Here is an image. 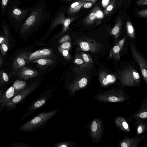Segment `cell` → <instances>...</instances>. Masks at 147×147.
Listing matches in <instances>:
<instances>
[{
  "mask_svg": "<svg viewBox=\"0 0 147 147\" xmlns=\"http://www.w3.org/2000/svg\"><path fill=\"white\" fill-rule=\"evenodd\" d=\"M103 131L102 123L101 120L94 119L91 124L90 134L93 142L98 143L101 139Z\"/></svg>",
  "mask_w": 147,
  "mask_h": 147,
  "instance_id": "30bf717a",
  "label": "cell"
},
{
  "mask_svg": "<svg viewBox=\"0 0 147 147\" xmlns=\"http://www.w3.org/2000/svg\"><path fill=\"white\" fill-rule=\"evenodd\" d=\"M58 47L69 51L71 48V40L62 43Z\"/></svg>",
  "mask_w": 147,
  "mask_h": 147,
  "instance_id": "d6a6232c",
  "label": "cell"
},
{
  "mask_svg": "<svg viewBox=\"0 0 147 147\" xmlns=\"http://www.w3.org/2000/svg\"><path fill=\"white\" fill-rule=\"evenodd\" d=\"M134 117L139 119H145L147 117V108L139 111L138 113L134 115Z\"/></svg>",
  "mask_w": 147,
  "mask_h": 147,
  "instance_id": "f1b7e54d",
  "label": "cell"
},
{
  "mask_svg": "<svg viewBox=\"0 0 147 147\" xmlns=\"http://www.w3.org/2000/svg\"><path fill=\"white\" fill-rule=\"evenodd\" d=\"M42 9L39 7L34 10L22 24L20 31V34L26 33L40 21L42 16Z\"/></svg>",
  "mask_w": 147,
  "mask_h": 147,
  "instance_id": "5b68a950",
  "label": "cell"
},
{
  "mask_svg": "<svg viewBox=\"0 0 147 147\" xmlns=\"http://www.w3.org/2000/svg\"><path fill=\"white\" fill-rule=\"evenodd\" d=\"M78 53L81 57L85 62L91 64L93 63V60L90 55L83 52Z\"/></svg>",
  "mask_w": 147,
  "mask_h": 147,
  "instance_id": "4316f807",
  "label": "cell"
},
{
  "mask_svg": "<svg viewBox=\"0 0 147 147\" xmlns=\"http://www.w3.org/2000/svg\"><path fill=\"white\" fill-rule=\"evenodd\" d=\"M130 46L132 55L134 59L139 65L142 74L145 82L147 83V64L144 58L138 52L135 46L132 43H130Z\"/></svg>",
  "mask_w": 147,
  "mask_h": 147,
  "instance_id": "9c48e42d",
  "label": "cell"
},
{
  "mask_svg": "<svg viewBox=\"0 0 147 147\" xmlns=\"http://www.w3.org/2000/svg\"><path fill=\"white\" fill-rule=\"evenodd\" d=\"M3 30L6 40H9V31L5 26L3 27Z\"/></svg>",
  "mask_w": 147,
  "mask_h": 147,
  "instance_id": "8d00e7d4",
  "label": "cell"
},
{
  "mask_svg": "<svg viewBox=\"0 0 147 147\" xmlns=\"http://www.w3.org/2000/svg\"><path fill=\"white\" fill-rule=\"evenodd\" d=\"M17 94L14 88L12 86L3 94L0 99L1 106H5Z\"/></svg>",
  "mask_w": 147,
  "mask_h": 147,
  "instance_id": "2e32d148",
  "label": "cell"
},
{
  "mask_svg": "<svg viewBox=\"0 0 147 147\" xmlns=\"http://www.w3.org/2000/svg\"><path fill=\"white\" fill-rule=\"evenodd\" d=\"M113 8V6L112 5H109L107 8V9L108 11H110L112 10Z\"/></svg>",
  "mask_w": 147,
  "mask_h": 147,
  "instance_id": "f6af8a7d",
  "label": "cell"
},
{
  "mask_svg": "<svg viewBox=\"0 0 147 147\" xmlns=\"http://www.w3.org/2000/svg\"><path fill=\"white\" fill-rule=\"evenodd\" d=\"M59 51L62 55L64 58L67 61L71 60V57L69 52V51L58 47Z\"/></svg>",
  "mask_w": 147,
  "mask_h": 147,
  "instance_id": "83f0119b",
  "label": "cell"
},
{
  "mask_svg": "<svg viewBox=\"0 0 147 147\" xmlns=\"http://www.w3.org/2000/svg\"><path fill=\"white\" fill-rule=\"evenodd\" d=\"M27 82L24 81L17 80L12 85L16 92L18 94L23 90L26 87Z\"/></svg>",
  "mask_w": 147,
  "mask_h": 147,
  "instance_id": "603a6c76",
  "label": "cell"
},
{
  "mask_svg": "<svg viewBox=\"0 0 147 147\" xmlns=\"http://www.w3.org/2000/svg\"><path fill=\"white\" fill-rule=\"evenodd\" d=\"M74 62L78 67L84 69L88 68L92 65V64L85 62L81 57L79 53L76 54Z\"/></svg>",
  "mask_w": 147,
  "mask_h": 147,
  "instance_id": "7402d4cb",
  "label": "cell"
},
{
  "mask_svg": "<svg viewBox=\"0 0 147 147\" xmlns=\"http://www.w3.org/2000/svg\"><path fill=\"white\" fill-rule=\"evenodd\" d=\"M32 62L36 63L39 66L42 67H46L52 65L55 63L53 60L46 58L35 60L33 61Z\"/></svg>",
  "mask_w": 147,
  "mask_h": 147,
  "instance_id": "44dd1931",
  "label": "cell"
},
{
  "mask_svg": "<svg viewBox=\"0 0 147 147\" xmlns=\"http://www.w3.org/2000/svg\"><path fill=\"white\" fill-rule=\"evenodd\" d=\"M96 16V13L95 12H92L89 15V18L91 20L94 19Z\"/></svg>",
  "mask_w": 147,
  "mask_h": 147,
  "instance_id": "f35d334b",
  "label": "cell"
},
{
  "mask_svg": "<svg viewBox=\"0 0 147 147\" xmlns=\"http://www.w3.org/2000/svg\"></svg>",
  "mask_w": 147,
  "mask_h": 147,
  "instance_id": "681fc988",
  "label": "cell"
},
{
  "mask_svg": "<svg viewBox=\"0 0 147 147\" xmlns=\"http://www.w3.org/2000/svg\"><path fill=\"white\" fill-rule=\"evenodd\" d=\"M2 63V61L0 55V66H1Z\"/></svg>",
  "mask_w": 147,
  "mask_h": 147,
  "instance_id": "bcb514c9",
  "label": "cell"
},
{
  "mask_svg": "<svg viewBox=\"0 0 147 147\" xmlns=\"http://www.w3.org/2000/svg\"><path fill=\"white\" fill-rule=\"evenodd\" d=\"M17 75L22 79L27 80L38 75V72L36 70L24 66L16 72Z\"/></svg>",
  "mask_w": 147,
  "mask_h": 147,
  "instance_id": "9a60e30c",
  "label": "cell"
},
{
  "mask_svg": "<svg viewBox=\"0 0 147 147\" xmlns=\"http://www.w3.org/2000/svg\"><path fill=\"white\" fill-rule=\"evenodd\" d=\"M5 41L6 39L5 37L0 36V45L5 42Z\"/></svg>",
  "mask_w": 147,
  "mask_h": 147,
  "instance_id": "60d3db41",
  "label": "cell"
},
{
  "mask_svg": "<svg viewBox=\"0 0 147 147\" xmlns=\"http://www.w3.org/2000/svg\"><path fill=\"white\" fill-rule=\"evenodd\" d=\"M59 111L58 109H55L41 113L22 125L19 128V130L23 132H28L41 129Z\"/></svg>",
  "mask_w": 147,
  "mask_h": 147,
  "instance_id": "6da1fadb",
  "label": "cell"
},
{
  "mask_svg": "<svg viewBox=\"0 0 147 147\" xmlns=\"http://www.w3.org/2000/svg\"><path fill=\"white\" fill-rule=\"evenodd\" d=\"M125 39L123 38L118 42L110 51L109 56L115 60H119L120 53L122 51Z\"/></svg>",
  "mask_w": 147,
  "mask_h": 147,
  "instance_id": "e0dca14e",
  "label": "cell"
},
{
  "mask_svg": "<svg viewBox=\"0 0 147 147\" xmlns=\"http://www.w3.org/2000/svg\"><path fill=\"white\" fill-rule=\"evenodd\" d=\"M54 90V88H51L45 90L30 104L28 107L26 112L22 116L21 121L44 106L53 96Z\"/></svg>",
  "mask_w": 147,
  "mask_h": 147,
  "instance_id": "3957f363",
  "label": "cell"
},
{
  "mask_svg": "<svg viewBox=\"0 0 147 147\" xmlns=\"http://www.w3.org/2000/svg\"><path fill=\"white\" fill-rule=\"evenodd\" d=\"M96 15V16L98 18H101L103 16L102 13L100 11H98L97 12Z\"/></svg>",
  "mask_w": 147,
  "mask_h": 147,
  "instance_id": "b9f144b4",
  "label": "cell"
},
{
  "mask_svg": "<svg viewBox=\"0 0 147 147\" xmlns=\"http://www.w3.org/2000/svg\"><path fill=\"white\" fill-rule=\"evenodd\" d=\"M8 40H6L5 42L0 45V49L1 54L5 55L8 49Z\"/></svg>",
  "mask_w": 147,
  "mask_h": 147,
  "instance_id": "4dcf8cb0",
  "label": "cell"
},
{
  "mask_svg": "<svg viewBox=\"0 0 147 147\" xmlns=\"http://www.w3.org/2000/svg\"><path fill=\"white\" fill-rule=\"evenodd\" d=\"M88 82L86 77H80L74 80L66 87L68 96L65 98H70L76 94V92L85 87Z\"/></svg>",
  "mask_w": 147,
  "mask_h": 147,
  "instance_id": "ba28073f",
  "label": "cell"
},
{
  "mask_svg": "<svg viewBox=\"0 0 147 147\" xmlns=\"http://www.w3.org/2000/svg\"><path fill=\"white\" fill-rule=\"evenodd\" d=\"M99 80L101 85L103 87H106L115 82L116 80L115 76L109 74L105 70L100 71L98 75Z\"/></svg>",
  "mask_w": 147,
  "mask_h": 147,
  "instance_id": "5bb4252c",
  "label": "cell"
},
{
  "mask_svg": "<svg viewBox=\"0 0 147 147\" xmlns=\"http://www.w3.org/2000/svg\"><path fill=\"white\" fill-rule=\"evenodd\" d=\"M127 30L128 36L131 38H134L135 37L134 30L131 24L128 21L127 24Z\"/></svg>",
  "mask_w": 147,
  "mask_h": 147,
  "instance_id": "f546056e",
  "label": "cell"
},
{
  "mask_svg": "<svg viewBox=\"0 0 147 147\" xmlns=\"http://www.w3.org/2000/svg\"><path fill=\"white\" fill-rule=\"evenodd\" d=\"M74 19V18L65 17L63 12H60L54 21L51 26V28L53 29L58 25L61 24L63 27V30L61 33L57 36L58 37L59 36L68 30L69 25Z\"/></svg>",
  "mask_w": 147,
  "mask_h": 147,
  "instance_id": "8fae6325",
  "label": "cell"
},
{
  "mask_svg": "<svg viewBox=\"0 0 147 147\" xmlns=\"http://www.w3.org/2000/svg\"><path fill=\"white\" fill-rule=\"evenodd\" d=\"M12 147H31L32 146L24 142H14L10 145Z\"/></svg>",
  "mask_w": 147,
  "mask_h": 147,
  "instance_id": "836d02e7",
  "label": "cell"
},
{
  "mask_svg": "<svg viewBox=\"0 0 147 147\" xmlns=\"http://www.w3.org/2000/svg\"><path fill=\"white\" fill-rule=\"evenodd\" d=\"M71 40V38L68 34H67L62 37L59 41V44H62L65 42Z\"/></svg>",
  "mask_w": 147,
  "mask_h": 147,
  "instance_id": "d590c367",
  "label": "cell"
},
{
  "mask_svg": "<svg viewBox=\"0 0 147 147\" xmlns=\"http://www.w3.org/2000/svg\"><path fill=\"white\" fill-rule=\"evenodd\" d=\"M95 98L99 101L105 102H122L129 98L122 90L117 88L101 92L96 94Z\"/></svg>",
  "mask_w": 147,
  "mask_h": 147,
  "instance_id": "7a4b0ae2",
  "label": "cell"
},
{
  "mask_svg": "<svg viewBox=\"0 0 147 147\" xmlns=\"http://www.w3.org/2000/svg\"><path fill=\"white\" fill-rule=\"evenodd\" d=\"M76 44L78 50L82 51H90L94 53L99 52L103 47L102 45L95 40L87 37L78 40Z\"/></svg>",
  "mask_w": 147,
  "mask_h": 147,
  "instance_id": "8992f818",
  "label": "cell"
},
{
  "mask_svg": "<svg viewBox=\"0 0 147 147\" xmlns=\"http://www.w3.org/2000/svg\"><path fill=\"white\" fill-rule=\"evenodd\" d=\"M27 11V10L14 7L11 11V16L15 19L16 22H20L26 16Z\"/></svg>",
  "mask_w": 147,
  "mask_h": 147,
  "instance_id": "d6986e66",
  "label": "cell"
},
{
  "mask_svg": "<svg viewBox=\"0 0 147 147\" xmlns=\"http://www.w3.org/2000/svg\"><path fill=\"white\" fill-rule=\"evenodd\" d=\"M31 53L30 52H22L16 57L13 63L12 74H15L18 69L29 63L28 58Z\"/></svg>",
  "mask_w": 147,
  "mask_h": 147,
  "instance_id": "7c38bea8",
  "label": "cell"
},
{
  "mask_svg": "<svg viewBox=\"0 0 147 147\" xmlns=\"http://www.w3.org/2000/svg\"><path fill=\"white\" fill-rule=\"evenodd\" d=\"M39 84L40 82L38 81L32 82L14 97L5 106L9 108H13L22 102L26 96L33 92L38 87Z\"/></svg>",
  "mask_w": 147,
  "mask_h": 147,
  "instance_id": "52a82bcc",
  "label": "cell"
},
{
  "mask_svg": "<svg viewBox=\"0 0 147 147\" xmlns=\"http://www.w3.org/2000/svg\"><path fill=\"white\" fill-rule=\"evenodd\" d=\"M85 3L83 1H79L72 3L69 8L68 11L70 14L78 11Z\"/></svg>",
  "mask_w": 147,
  "mask_h": 147,
  "instance_id": "cb8c5ba5",
  "label": "cell"
},
{
  "mask_svg": "<svg viewBox=\"0 0 147 147\" xmlns=\"http://www.w3.org/2000/svg\"><path fill=\"white\" fill-rule=\"evenodd\" d=\"M141 140V138L137 136L126 137L120 142L119 146L121 147H136Z\"/></svg>",
  "mask_w": 147,
  "mask_h": 147,
  "instance_id": "ac0fdd59",
  "label": "cell"
},
{
  "mask_svg": "<svg viewBox=\"0 0 147 147\" xmlns=\"http://www.w3.org/2000/svg\"><path fill=\"white\" fill-rule=\"evenodd\" d=\"M92 3L90 2L85 3L83 5V7L86 8L90 7L92 5Z\"/></svg>",
  "mask_w": 147,
  "mask_h": 147,
  "instance_id": "ab89813d",
  "label": "cell"
},
{
  "mask_svg": "<svg viewBox=\"0 0 147 147\" xmlns=\"http://www.w3.org/2000/svg\"><path fill=\"white\" fill-rule=\"evenodd\" d=\"M9 80L8 75L2 70L0 71V86L6 83Z\"/></svg>",
  "mask_w": 147,
  "mask_h": 147,
  "instance_id": "484cf974",
  "label": "cell"
},
{
  "mask_svg": "<svg viewBox=\"0 0 147 147\" xmlns=\"http://www.w3.org/2000/svg\"><path fill=\"white\" fill-rule=\"evenodd\" d=\"M144 0H140V1L138 2V3L140 5H144L147 4V1H144Z\"/></svg>",
  "mask_w": 147,
  "mask_h": 147,
  "instance_id": "7bdbcfd3",
  "label": "cell"
},
{
  "mask_svg": "<svg viewBox=\"0 0 147 147\" xmlns=\"http://www.w3.org/2000/svg\"><path fill=\"white\" fill-rule=\"evenodd\" d=\"M9 0H2L1 5L2 9L4 10L7 6Z\"/></svg>",
  "mask_w": 147,
  "mask_h": 147,
  "instance_id": "74e56055",
  "label": "cell"
},
{
  "mask_svg": "<svg viewBox=\"0 0 147 147\" xmlns=\"http://www.w3.org/2000/svg\"><path fill=\"white\" fill-rule=\"evenodd\" d=\"M79 1H89V0H78Z\"/></svg>",
  "mask_w": 147,
  "mask_h": 147,
  "instance_id": "7dc6e473",
  "label": "cell"
},
{
  "mask_svg": "<svg viewBox=\"0 0 147 147\" xmlns=\"http://www.w3.org/2000/svg\"><path fill=\"white\" fill-rule=\"evenodd\" d=\"M109 0H102V3L103 6H105L107 5L109 2Z\"/></svg>",
  "mask_w": 147,
  "mask_h": 147,
  "instance_id": "ee69618b",
  "label": "cell"
},
{
  "mask_svg": "<svg viewBox=\"0 0 147 147\" xmlns=\"http://www.w3.org/2000/svg\"><path fill=\"white\" fill-rule=\"evenodd\" d=\"M115 124L121 131L129 132L130 129L127 121L125 119L121 117H118L115 119Z\"/></svg>",
  "mask_w": 147,
  "mask_h": 147,
  "instance_id": "ffe728a7",
  "label": "cell"
},
{
  "mask_svg": "<svg viewBox=\"0 0 147 147\" xmlns=\"http://www.w3.org/2000/svg\"><path fill=\"white\" fill-rule=\"evenodd\" d=\"M120 80L126 86H136L140 84V78L139 74L131 67L128 66L125 68L120 72Z\"/></svg>",
  "mask_w": 147,
  "mask_h": 147,
  "instance_id": "277c9868",
  "label": "cell"
},
{
  "mask_svg": "<svg viewBox=\"0 0 147 147\" xmlns=\"http://www.w3.org/2000/svg\"><path fill=\"white\" fill-rule=\"evenodd\" d=\"M146 125L142 123H140L138 126L137 128V133L138 135L143 133L146 128Z\"/></svg>",
  "mask_w": 147,
  "mask_h": 147,
  "instance_id": "e575fe53",
  "label": "cell"
},
{
  "mask_svg": "<svg viewBox=\"0 0 147 147\" xmlns=\"http://www.w3.org/2000/svg\"><path fill=\"white\" fill-rule=\"evenodd\" d=\"M77 144L72 141L68 140L59 142L53 145L54 147H75Z\"/></svg>",
  "mask_w": 147,
  "mask_h": 147,
  "instance_id": "d4e9b609",
  "label": "cell"
},
{
  "mask_svg": "<svg viewBox=\"0 0 147 147\" xmlns=\"http://www.w3.org/2000/svg\"><path fill=\"white\" fill-rule=\"evenodd\" d=\"M3 94H1V93H0V99L1 98V96H2Z\"/></svg>",
  "mask_w": 147,
  "mask_h": 147,
  "instance_id": "c3c4849f",
  "label": "cell"
},
{
  "mask_svg": "<svg viewBox=\"0 0 147 147\" xmlns=\"http://www.w3.org/2000/svg\"><path fill=\"white\" fill-rule=\"evenodd\" d=\"M120 29V26L119 25H117L112 30L111 34L114 36L115 40H117L118 38Z\"/></svg>",
  "mask_w": 147,
  "mask_h": 147,
  "instance_id": "1f68e13d",
  "label": "cell"
},
{
  "mask_svg": "<svg viewBox=\"0 0 147 147\" xmlns=\"http://www.w3.org/2000/svg\"><path fill=\"white\" fill-rule=\"evenodd\" d=\"M54 57L53 51L51 49H44L31 53L28 58V62L42 58H52Z\"/></svg>",
  "mask_w": 147,
  "mask_h": 147,
  "instance_id": "4fadbf2b",
  "label": "cell"
}]
</instances>
